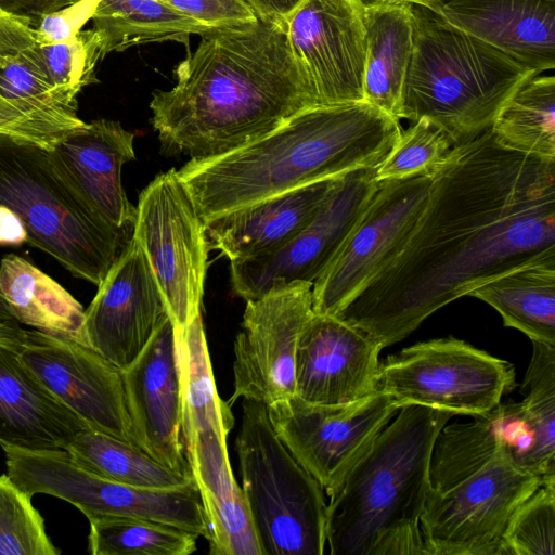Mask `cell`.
<instances>
[{"instance_id":"6da1fadb","label":"cell","mask_w":555,"mask_h":555,"mask_svg":"<svg viewBox=\"0 0 555 555\" xmlns=\"http://www.w3.org/2000/svg\"><path fill=\"white\" fill-rule=\"evenodd\" d=\"M555 250V160L491 129L453 146L399 253L336 317L383 349L480 285Z\"/></svg>"},{"instance_id":"7a4b0ae2","label":"cell","mask_w":555,"mask_h":555,"mask_svg":"<svg viewBox=\"0 0 555 555\" xmlns=\"http://www.w3.org/2000/svg\"><path fill=\"white\" fill-rule=\"evenodd\" d=\"M176 68V86L153 93L164 149L191 159L221 156L318 106L289 47L285 20L211 27Z\"/></svg>"},{"instance_id":"3957f363","label":"cell","mask_w":555,"mask_h":555,"mask_svg":"<svg viewBox=\"0 0 555 555\" xmlns=\"http://www.w3.org/2000/svg\"><path fill=\"white\" fill-rule=\"evenodd\" d=\"M398 119L362 101L314 106L228 154L177 170L204 219L361 168H376L397 141Z\"/></svg>"},{"instance_id":"277c9868","label":"cell","mask_w":555,"mask_h":555,"mask_svg":"<svg viewBox=\"0 0 555 555\" xmlns=\"http://www.w3.org/2000/svg\"><path fill=\"white\" fill-rule=\"evenodd\" d=\"M453 412L401 406L330 496L332 555H424L420 520L435 439Z\"/></svg>"},{"instance_id":"5b68a950","label":"cell","mask_w":555,"mask_h":555,"mask_svg":"<svg viewBox=\"0 0 555 555\" xmlns=\"http://www.w3.org/2000/svg\"><path fill=\"white\" fill-rule=\"evenodd\" d=\"M412 13L400 119L427 118L455 145L469 141L489 129L512 94L535 75L429 8L412 3Z\"/></svg>"},{"instance_id":"8992f818","label":"cell","mask_w":555,"mask_h":555,"mask_svg":"<svg viewBox=\"0 0 555 555\" xmlns=\"http://www.w3.org/2000/svg\"><path fill=\"white\" fill-rule=\"evenodd\" d=\"M0 205L20 217L28 244L96 286L131 238L78 193L48 150L8 135H0Z\"/></svg>"},{"instance_id":"52a82bcc","label":"cell","mask_w":555,"mask_h":555,"mask_svg":"<svg viewBox=\"0 0 555 555\" xmlns=\"http://www.w3.org/2000/svg\"><path fill=\"white\" fill-rule=\"evenodd\" d=\"M181 435L209 529L211 555H262L227 440L234 425L231 404L217 391L202 314L176 328Z\"/></svg>"},{"instance_id":"ba28073f","label":"cell","mask_w":555,"mask_h":555,"mask_svg":"<svg viewBox=\"0 0 555 555\" xmlns=\"http://www.w3.org/2000/svg\"><path fill=\"white\" fill-rule=\"evenodd\" d=\"M235 447L242 491L262 555H323V489L273 430L264 403L243 399Z\"/></svg>"},{"instance_id":"9c48e42d","label":"cell","mask_w":555,"mask_h":555,"mask_svg":"<svg viewBox=\"0 0 555 555\" xmlns=\"http://www.w3.org/2000/svg\"><path fill=\"white\" fill-rule=\"evenodd\" d=\"M8 476L29 496L64 500L87 519L118 516L149 519L209 538L196 485L153 489L104 478L78 464L66 450H27L1 446Z\"/></svg>"},{"instance_id":"30bf717a","label":"cell","mask_w":555,"mask_h":555,"mask_svg":"<svg viewBox=\"0 0 555 555\" xmlns=\"http://www.w3.org/2000/svg\"><path fill=\"white\" fill-rule=\"evenodd\" d=\"M514 385L509 362L448 337L416 343L379 362L374 392L399 408L414 404L478 416L500 404Z\"/></svg>"},{"instance_id":"8fae6325","label":"cell","mask_w":555,"mask_h":555,"mask_svg":"<svg viewBox=\"0 0 555 555\" xmlns=\"http://www.w3.org/2000/svg\"><path fill=\"white\" fill-rule=\"evenodd\" d=\"M542 482L504 447L452 488L430 489L420 520L424 555H501L509 520Z\"/></svg>"},{"instance_id":"7c38bea8","label":"cell","mask_w":555,"mask_h":555,"mask_svg":"<svg viewBox=\"0 0 555 555\" xmlns=\"http://www.w3.org/2000/svg\"><path fill=\"white\" fill-rule=\"evenodd\" d=\"M132 237L142 248L182 328L201 314L210 249L206 222L176 169L157 175L140 193Z\"/></svg>"},{"instance_id":"4fadbf2b","label":"cell","mask_w":555,"mask_h":555,"mask_svg":"<svg viewBox=\"0 0 555 555\" xmlns=\"http://www.w3.org/2000/svg\"><path fill=\"white\" fill-rule=\"evenodd\" d=\"M399 409L378 392L346 404H313L294 395L267 405L279 439L328 496Z\"/></svg>"},{"instance_id":"5bb4252c","label":"cell","mask_w":555,"mask_h":555,"mask_svg":"<svg viewBox=\"0 0 555 555\" xmlns=\"http://www.w3.org/2000/svg\"><path fill=\"white\" fill-rule=\"evenodd\" d=\"M433 172L378 181L369 204L312 285V311L337 315L399 253L427 199Z\"/></svg>"},{"instance_id":"9a60e30c","label":"cell","mask_w":555,"mask_h":555,"mask_svg":"<svg viewBox=\"0 0 555 555\" xmlns=\"http://www.w3.org/2000/svg\"><path fill=\"white\" fill-rule=\"evenodd\" d=\"M377 184L375 168L357 169L336 179L314 217L284 246L260 257L230 261L233 292L247 301L293 283L313 285L353 229Z\"/></svg>"},{"instance_id":"2e32d148","label":"cell","mask_w":555,"mask_h":555,"mask_svg":"<svg viewBox=\"0 0 555 555\" xmlns=\"http://www.w3.org/2000/svg\"><path fill=\"white\" fill-rule=\"evenodd\" d=\"M312 312V284L293 283L247 300L234 341V390L266 405L295 395V354L300 331Z\"/></svg>"},{"instance_id":"e0dca14e","label":"cell","mask_w":555,"mask_h":555,"mask_svg":"<svg viewBox=\"0 0 555 555\" xmlns=\"http://www.w3.org/2000/svg\"><path fill=\"white\" fill-rule=\"evenodd\" d=\"M363 10L361 0H301L285 18L289 47L318 106L363 101Z\"/></svg>"},{"instance_id":"ac0fdd59","label":"cell","mask_w":555,"mask_h":555,"mask_svg":"<svg viewBox=\"0 0 555 555\" xmlns=\"http://www.w3.org/2000/svg\"><path fill=\"white\" fill-rule=\"evenodd\" d=\"M18 354L89 429L134 444L121 370L77 340L35 328L27 330Z\"/></svg>"},{"instance_id":"d6986e66","label":"cell","mask_w":555,"mask_h":555,"mask_svg":"<svg viewBox=\"0 0 555 555\" xmlns=\"http://www.w3.org/2000/svg\"><path fill=\"white\" fill-rule=\"evenodd\" d=\"M167 319L163 293L131 236L85 310L87 345L122 371Z\"/></svg>"},{"instance_id":"ffe728a7","label":"cell","mask_w":555,"mask_h":555,"mask_svg":"<svg viewBox=\"0 0 555 555\" xmlns=\"http://www.w3.org/2000/svg\"><path fill=\"white\" fill-rule=\"evenodd\" d=\"M121 375L134 444L164 466L192 476L181 435L180 377L170 318Z\"/></svg>"},{"instance_id":"44dd1931","label":"cell","mask_w":555,"mask_h":555,"mask_svg":"<svg viewBox=\"0 0 555 555\" xmlns=\"http://www.w3.org/2000/svg\"><path fill=\"white\" fill-rule=\"evenodd\" d=\"M33 23L0 10V135L50 151L85 121L59 98L33 61Z\"/></svg>"},{"instance_id":"7402d4cb","label":"cell","mask_w":555,"mask_h":555,"mask_svg":"<svg viewBox=\"0 0 555 555\" xmlns=\"http://www.w3.org/2000/svg\"><path fill=\"white\" fill-rule=\"evenodd\" d=\"M383 347L336 315L313 311L295 354V396L313 404H346L374 392Z\"/></svg>"},{"instance_id":"603a6c76","label":"cell","mask_w":555,"mask_h":555,"mask_svg":"<svg viewBox=\"0 0 555 555\" xmlns=\"http://www.w3.org/2000/svg\"><path fill=\"white\" fill-rule=\"evenodd\" d=\"M134 134L120 122L95 119L59 141L49 154L78 193L108 222L133 229L137 208L121 183L122 166L135 158Z\"/></svg>"},{"instance_id":"cb8c5ba5","label":"cell","mask_w":555,"mask_h":555,"mask_svg":"<svg viewBox=\"0 0 555 555\" xmlns=\"http://www.w3.org/2000/svg\"><path fill=\"white\" fill-rule=\"evenodd\" d=\"M422 5L535 76L555 67V0H429Z\"/></svg>"},{"instance_id":"d4e9b609","label":"cell","mask_w":555,"mask_h":555,"mask_svg":"<svg viewBox=\"0 0 555 555\" xmlns=\"http://www.w3.org/2000/svg\"><path fill=\"white\" fill-rule=\"evenodd\" d=\"M87 424L0 345V446L66 450Z\"/></svg>"},{"instance_id":"484cf974","label":"cell","mask_w":555,"mask_h":555,"mask_svg":"<svg viewBox=\"0 0 555 555\" xmlns=\"http://www.w3.org/2000/svg\"><path fill=\"white\" fill-rule=\"evenodd\" d=\"M336 179L296 188L205 221L209 247L230 261L278 250L310 222Z\"/></svg>"},{"instance_id":"4316f807","label":"cell","mask_w":555,"mask_h":555,"mask_svg":"<svg viewBox=\"0 0 555 555\" xmlns=\"http://www.w3.org/2000/svg\"><path fill=\"white\" fill-rule=\"evenodd\" d=\"M531 434L520 402L500 403L473 421L443 425L431 451V489L443 491L486 465L501 448L524 468ZM526 470V469H525Z\"/></svg>"},{"instance_id":"83f0119b","label":"cell","mask_w":555,"mask_h":555,"mask_svg":"<svg viewBox=\"0 0 555 555\" xmlns=\"http://www.w3.org/2000/svg\"><path fill=\"white\" fill-rule=\"evenodd\" d=\"M363 101L400 120L405 75L412 55V3L373 0L364 4Z\"/></svg>"},{"instance_id":"f1b7e54d","label":"cell","mask_w":555,"mask_h":555,"mask_svg":"<svg viewBox=\"0 0 555 555\" xmlns=\"http://www.w3.org/2000/svg\"><path fill=\"white\" fill-rule=\"evenodd\" d=\"M478 298L531 341L555 346V250L475 288Z\"/></svg>"},{"instance_id":"f546056e","label":"cell","mask_w":555,"mask_h":555,"mask_svg":"<svg viewBox=\"0 0 555 555\" xmlns=\"http://www.w3.org/2000/svg\"><path fill=\"white\" fill-rule=\"evenodd\" d=\"M0 294L23 325L88 346L81 304L25 258L9 254L1 259Z\"/></svg>"},{"instance_id":"4dcf8cb0","label":"cell","mask_w":555,"mask_h":555,"mask_svg":"<svg viewBox=\"0 0 555 555\" xmlns=\"http://www.w3.org/2000/svg\"><path fill=\"white\" fill-rule=\"evenodd\" d=\"M91 20L103 59L142 43L188 44L192 34L208 29L163 0H98Z\"/></svg>"},{"instance_id":"1f68e13d","label":"cell","mask_w":555,"mask_h":555,"mask_svg":"<svg viewBox=\"0 0 555 555\" xmlns=\"http://www.w3.org/2000/svg\"><path fill=\"white\" fill-rule=\"evenodd\" d=\"M490 129L506 149L555 160V77L534 76L524 82Z\"/></svg>"},{"instance_id":"d6a6232c","label":"cell","mask_w":555,"mask_h":555,"mask_svg":"<svg viewBox=\"0 0 555 555\" xmlns=\"http://www.w3.org/2000/svg\"><path fill=\"white\" fill-rule=\"evenodd\" d=\"M66 451L81 466L117 482L153 489L195 485L192 476L164 466L135 444L89 428Z\"/></svg>"},{"instance_id":"836d02e7","label":"cell","mask_w":555,"mask_h":555,"mask_svg":"<svg viewBox=\"0 0 555 555\" xmlns=\"http://www.w3.org/2000/svg\"><path fill=\"white\" fill-rule=\"evenodd\" d=\"M533 351L521 386L531 434L525 469L543 479L555 476V346L532 341Z\"/></svg>"},{"instance_id":"e575fe53","label":"cell","mask_w":555,"mask_h":555,"mask_svg":"<svg viewBox=\"0 0 555 555\" xmlns=\"http://www.w3.org/2000/svg\"><path fill=\"white\" fill-rule=\"evenodd\" d=\"M92 555H189L197 534L166 524L132 517L89 518Z\"/></svg>"},{"instance_id":"d590c367","label":"cell","mask_w":555,"mask_h":555,"mask_svg":"<svg viewBox=\"0 0 555 555\" xmlns=\"http://www.w3.org/2000/svg\"><path fill=\"white\" fill-rule=\"evenodd\" d=\"M30 54L53 92L74 105H78L79 92L98 81L95 67L103 60L99 36L92 28L60 43L38 41L34 29Z\"/></svg>"},{"instance_id":"8d00e7d4","label":"cell","mask_w":555,"mask_h":555,"mask_svg":"<svg viewBox=\"0 0 555 555\" xmlns=\"http://www.w3.org/2000/svg\"><path fill=\"white\" fill-rule=\"evenodd\" d=\"M454 145L442 128L427 118H420L401 131L391 150L375 168V179L398 180L431 172Z\"/></svg>"},{"instance_id":"74e56055","label":"cell","mask_w":555,"mask_h":555,"mask_svg":"<svg viewBox=\"0 0 555 555\" xmlns=\"http://www.w3.org/2000/svg\"><path fill=\"white\" fill-rule=\"evenodd\" d=\"M44 520L31 496L3 474L0 476V555H57Z\"/></svg>"},{"instance_id":"f35d334b","label":"cell","mask_w":555,"mask_h":555,"mask_svg":"<svg viewBox=\"0 0 555 555\" xmlns=\"http://www.w3.org/2000/svg\"><path fill=\"white\" fill-rule=\"evenodd\" d=\"M501 555H555V477L545 478L514 513Z\"/></svg>"},{"instance_id":"ab89813d","label":"cell","mask_w":555,"mask_h":555,"mask_svg":"<svg viewBox=\"0 0 555 555\" xmlns=\"http://www.w3.org/2000/svg\"><path fill=\"white\" fill-rule=\"evenodd\" d=\"M167 2L207 28L245 24L258 17L246 0H168Z\"/></svg>"},{"instance_id":"60d3db41","label":"cell","mask_w":555,"mask_h":555,"mask_svg":"<svg viewBox=\"0 0 555 555\" xmlns=\"http://www.w3.org/2000/svg\"><path fill=\"white\" fill-rule=\"evenodd\" d=\"M98 0H81L48 12L35 24V37L40 42L60 43L74 38L92 17Z\"/></svg>"},{"instance_id":"b9f144b4","label":"cell","mask_w":555,"mask_h":555,"mask_svg":"<svg viewBox=\"0 0 555 555\" xmlns=\"http://www.w3.org/2000/svg\"><path fill=\"white\" fill-rule=\"evenodd\" d=\"M68 4L69 0H0V10L26 17L35 26L41 15Z\"/></svg>"},{"instance_id":"7bdbcfd3","label":"cell","mask_w":555,"mask_h":555,"mask_svg":"<svg viewBox=\"0 0 555 555\" xmlns=\"http://www.w3.org/2000/svg\"><path fill=\"white\" fill-rule=\"evenodd\" d=\"M27 330L12 313L0 294V345L20 351L26 339Z\"/></svg>"},{"instance_id":"ee69618b","label":"cell","mask_w":555,"mask_h":555,"mask_svg":"<svg viewBox=\"0 0 555 555\" xmlns=\"http://www.w3.org/2000/svg\"><path fill=\"white\" fill-rule=\"evenodd\" d=\"M27 241V233L20 217L0 205V245H20Z\"/></svg>"},{"instance_id":"f6af8a7d","label":"cell","mask_w":555,"mask_h":555,"mask_svg":"<svg viewBox=\"0 0 555 555\" xmlns=\"http://www.w3.org/2000/svg\"><path fill=\"white\" fill-rule=\"evenodd\" d=\"M261 17L284 21L301 0H246Z\"/></svg>"},{"instance_id":"bcb514c9","label":"cell","mask_w":555,"mask_h":555,"mask_svg":"<svg viewBox=\"0 0 555 555\" xmlns=\"http://www.w3.org/2000/svg\"><path fill=\"white\" fill-rule=\"evenodd\" d=\"M402 1L411 2V3H416V4H424V3H426L429 0H402Z\"/></svg>"},{"instance_id":"7dc6e473","label":"cell","mask_w":555,"mask_h":555,"mask_svg":"<svg viewBox=\"0 0 555 555\" xmlns=\"http://www.w3.org/2000/svg\"><path fill=\"white\" fill-rule=\"evenodd\" d=\"M78 1H81V0H69L70 3H75V2H78ZM163 1H168V0H163Z\"/></svg>"}]
</instances>
